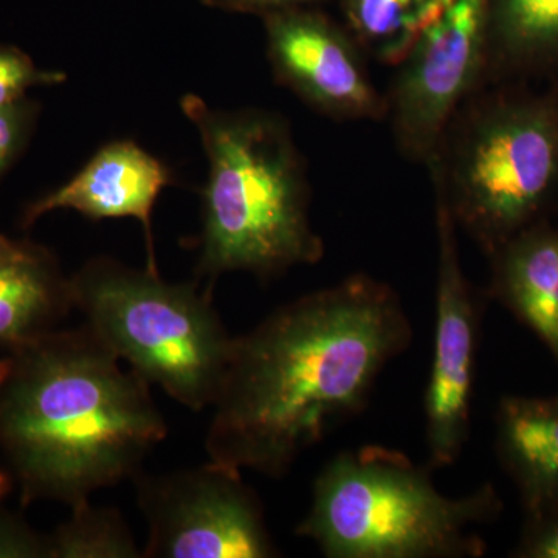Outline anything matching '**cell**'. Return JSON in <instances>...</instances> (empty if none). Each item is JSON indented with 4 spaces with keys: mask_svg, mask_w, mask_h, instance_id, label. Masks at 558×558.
Returning <instances> with one entry per match:
<instances>
[{
    "mask_svg": "<svg viewBox=\"0 0 558 558\" xmlns=\"http://www.w3.org/2000/svg\"><path fill=\"white\" fill-rule=\"evenodd\" d=\"M413 343L400 295L366 274L307 293L236 337L205 449L269 478L359 416L380 374Z\"/></svg>",
    "mask_w": 558,
    "mask_h": 558,
    "instance_id": "6da1fadb",
    "label": "cell"
},
{
    "mask_svg": "<svg viewBox=\"0 0 558 558\" xmlns=\"http://www.w3.org/2000/svg\"><path fill=\"white\" fill-rule=\"evenodd\" d=\"M167 435L148 381L121 368L86 325L0 357V449L25 505H83L134 478Z\"/></svg>",
    "mask_w": 558,
    "mask_h": 558,
    "instance_id": "7a4b0ae2",
    "label": "cell"
},
{
    "mask_svg": "<svg viewBox=\"0 0 558 558\" xmlns=\"http://www.w3.org/2000/svg\"><path fill=\"white\" fill-rule=\"evenodd\" d=\"M180 106L209 165L201 277L267 278L322 260L325 242L312 227L306 168L288 123L266 110L213 109L197 95H185Z\"/></svg>",
    "mask_w": 558,
    "mask_h": 558,
    "instance_id": "3957f363",
    "label": "cell"
},
{
    "mask_svg": "<svg viewBox=\"0 0 558 558\" xmlns=\"http://www.w3.org/2000/svg\"><path fill=\"white\" fill-rule=\"evenodd\" d=\"M432 465L381 446L344 450L315 480L296 534L329 558H480L476 527L498 519L492 484L464 497L440 494Z\"/></svg>",
    "mask_w": 558,
    "mask_h": 558,
    "instance_id": "277c9868",
    "label": "cell"
},
{
    "mask_svg": "<svg viewBox=\"0 0 558 558\" xmlns=\"http://www.w3.org/2000/svg\"><path fill=\"white\" fill-rule=\"evenodd\" d=\"M73 307L132 371L180 405L213 407L233 337L196 282L171 284L159 271L95 258L70 278Z\"/></svg>",
    "mask_w": 558,
    "mask_h": 558,
    "instance_id": "5b68a950",
    "label": "cell"
},
{
    "mask_svg": "<svg viewBox=\"0 0 558 558\" xmlns=\"http://www.w3.org/2000/svg\"><path fill=\"white\" fill-rule=\"evenodd\" d=\"M465 105L428 168L458 229L492 255L523 231L549 193L558 132L545 110Z\"/></svg>",
    "mask_w": 558,
    "mask_h": 558,
    "instance_id": "8992f818",
    "label": "cell"
},
{
    "mask_svg": "<svg viewBox=\"0 0 558 558\" xmlns=\"http://www.w3.org/2000/svg\"><path fill=\"white\" fill-rule=\"evenodd\" d=\"M490 0H418L387 95L396 145L409 160L438 156L451 121L487 69Z\"/></svg>",
    "mask_w": 558,
    "mask_h": 558,
    "instance_id": "52a82bcc",
    "label": "cell"
},
{
    "mask_svg": "<svg viewBox=\"0 0 558 558\" xmlns=\"http://www.w3.org/2000/svg\"><path fill=\"white\" fill-rule=\"evenodd\" d=\"M148 523L145 558L277 556L258 495L241 470L209 459L199 468L132 478Z\"/></svg>",
    "mask_w": 558,
    "mask_h": 558,
    "instance_id": "ba28073f",
    "label": "cell"
},
{
    "mask_svg": "<svg viewBox=\"0 0 558 558\" xmlns=\"http://www.w3.org/2000/svg\"><path fill=\"white\" fill-rule=\"evenodd\" d=\"M435 199L436 336L424 413L428 464L442 469L458 461L470 438L483 306L465 278L458 227L438 190Z\"/></svg>",
    "mask_w": 558,
    "mask_h": 558,
    "instance_id": "9c48e42d",
    "label": "cell"
},
{
    "mask_svg": "<svg viewBox=\"0 0 558 558\" xmlns=\"http://www.w3.org/2000/svg\"><path fill=\"white\" fill-rule=\"evenodd\" d=\"M267 54L282 86L322 116L340 121L388 119L362 46L336 24L300 9L266 16Z\"/></svg>",
    "mask_w": 558,
    "mask_h": 558,
    "instance_id": "30bf717a",
    "label": "cell"
},
{
    "mask_svg": "<svg viewBox=\"0 0 558 558\" xmlns=\"http://www.w3.org/2000/svg\"><path fill=\"white\" fill-rule=\"evenodd\" d=\"M171 183V171L156 157L134 142H112L102 146L65 185L32 202L22 215V226L32 227L54 209H75L95 220L137 219L148 245L146 269L159 271L150 218L161 190Z\"/></svg>",
    "mask_w": 558,
    "mask_h": 558,
    "instance_id": "8fae6325",
    "label": "cell"
},
{
    "mask_svg": "<svg viewBox=\"0 0 558 558\" xmlns=\"http://www.w3.org/2000/svg\"><path fill=\"white\" fill-rule=\"evenodd\" d=\"M495 450L519 490L524 515L558 505V395L499 400Z\"/></svg>",
    "mask_w": 558,
    "mask_h": 558,
    "instance_id": "7c38bea8",
    "label": "cell"
},
{
    "mask_svg": "<svg viewBox=\"0 0 558 558\" xmlns=\"http://www.w3.org/2000/svg\"><path fill=\"white\" fill-rule=\"evenodd\" d=\"M490 256V295L526 325L558 362V233L520 231Z\"/></svg>",
    "mask_w": 558,
    "mask_h": 558,
    "instance_id": "4fadbf2b",
    "label": "cell"
},
{
    "mask_svg": "<svg viewBox=\"0 0 558 558\" xmlns=\"http://www.w3.org/2000/svg\"><path fill=\"white\" fill-rule=\"evenodd\" d=\"M72 310L70 278L49 250L16 242L0 255V349L57 329Z\"/></svg>",
    "mask_w": 558,
    "mask_h": 558,
    "instance_id": "5bb4252c",
    "label": "cell"
},
{
    "mask_svg": "<svg viewBox=\"0 0 558 558\" xmlns=\"http://www.w3.org/2000/svg\"><path fill=\"white\" fill-rule=\"evenodd\" d=\"M558 51V0H490L487 69Z\"/></svg>",
    "mask_w": 558,
    "mask_h": 558,
    "instance_id": "9a60e30c",
    "label": "cell"
},
{
    "mask_svg": "<svg viewBox=\"0 0 558 558\" xmlns=\"http://www.w3.org/2000/svg\"><path fill=\"white\" fill-rule=\"evenodd\" d=\"M50 558H140L130 526L116 509L89 501L72 508V517L49 535Z\"/></svg>",
    "mask_w": 558,
    "mask_h": 558,
    "instance_id": "2e32d148",
    "label": "cell"
},
{
    "mask_svg": "<svg viewBox=\"0 0 558 558\" xmlns=\"http://www.w3.org/2000/svg\"><path fill=\"white\" fill-rule=\"evenodd\" d=\"M418 0H347L352 36L395 68Z\"/></svg>",
    "mask_w": 558,
    "mask_h": 558,
    "instance_id": "e0dca14e",
    "label": "cell"
},
{
    "mask_svg": "<svg viewBox=\"0 0 558 558\" xmlns=\"http://www.w3.org/2000/svg\"><path fill=\"white\" fill-rule=\"evenodd\" d=\"M64 80V73L40 69L25 51L0 46V106L22 100L33 87L53 86Z\"/></svg>",
    "mask_w": 558,
    "mask_h": 558,
    "instance_id": "ac0fdd59",
    "label": "cell"
},
{
    "mask_svg": "<svg viewBox=\"0 0 558 558\" xmlns=\"http://www.w3.org/2000/svg\"><path fill=\"white\" fill-rule=\"evenodd\" d=\"M38 116L39 106L28 97L0 106V178L24 153L35 131Z\"/></svg>",
    "mask_w": 558,
    "mask_h": 558,
    "instance_id": "d6986e66",
    "label": "cell"
},
{
    "mask_svg": "<svg viewBox=\"0 0 558 558\" xmlns=\"http://www.w3.org/2000/svg\"><path fill=\"white\" fill-rule=\"evenodd\" d=\"M524 517L513 557L558 558V505Z\"/></svg>",
    "mask_w": 558,
    "mask_h": 558,
    "instance_id": "ffe728a7",
    "label": "cell"
},
{
    "mask_svg": "<svg viewBox=\"0 0 558 558\" xmlns=\"http://www.w3.org/2000/svg\"><path fill=\"white\" fill-rule=\"evenodd\" d=\"M0 558H50L49 537L38 534L21 517L0 510Z\"/></svg>",
    "mask_w": 558,
    "mask_h": 558,
    "instance_id": "44dd1931",
    "label": "cell"
},
{
    "mask_svg": "<svg viewBox=\"0 0 558 558\" xmlns=\"http://www.w3.org/2000/svg\"><path fill=\"white\" fill-rule=\"evenodd\" d=\"M204 2L216 9L260 13L267 16L277 11L299 9L300 5L312 0H204Z\"/></svg>",
    "mask_w": 558,
    "mask_h": 558,
    "instance_id": "7402d4cb",
    "label": "cell"
},
{
    "mask_svg": "<svg viewBox=\"0 0 558 558\" xmlns=\"http://www.w3.org/2000/svg\"><path fill=\"white\" fill-rule=\"evenodd\" d=\"M0 486H13V478L5 470H0Z\"/></svg>",
    "mask_w": 558,
    "mask_h": 558,
    "instance_id": "603a6c76",
    "label": "cell"
},
{
    "mask_svg": "<svg viewBox=\"0 0 558 558\" xmlns=\"http://www.w3.org/2000/svg\"><path fill=\"white\" fill-rule=\"evenodd\" d=\"M14 245H16V242L10 240L0 242V255H5V253H9L10 250L14 248Z\"/></svg>",
    "mask_w": 558,
    "mask_h": 558,
    "instance_id": "cb8c5ba5",
    "label": "cell"
},
{
    "mask_svg": "<svg viewBox=\"0 0 558 558\" xmlns=\"http://www.w3.org/2000/svg\"><path fill=\"white\" fill-rule=\"evenodd\" d=\"M11 486H0V499L5 497L9 494Z\"/></svg>",
    "mask_w": 558,
    "mask_h": 558,
    "instance_id": "d4e9b609",
    "label": "cell"
},
{
    "mask_svg": "<svg viewBox=\"0 0 558 558\" xmlns=\"http://www.w3.org/2000/svg\"><path fill=\"white\" fill-rule=\"evenodd\" d=\"M3 241H7V238L2 236V234H0V242H3Z\"/></svg>",
    "mask_w": 558,
    "mask_h": 558,
    "instance_id": "484cf974",
    "label": "cell"
}]
</instances>
